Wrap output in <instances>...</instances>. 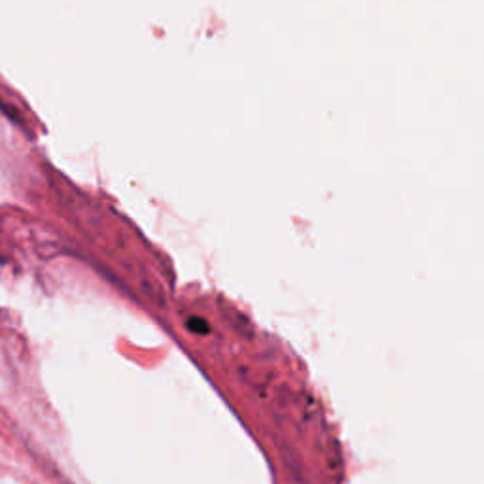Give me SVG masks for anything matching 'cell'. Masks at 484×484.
I'll list each match as a JSON object with an SVG mask.
<instances>
[{
	"instance_id": "6da1fadb",
	"label": "cell",
	"mask_w": 484,
	"mask_h": 484,
	"mask_svg": "<svg viewBox=\"0 0 484 484\" xmlns=\"http://www.w3.org/2000/svg\"><path fill=\"white\" fill-rule=\"evenodd\" d=\"M188 327H191V329L197 333L208 331V324H206V322H203L201 318H197V316H191V320L188 322Z\"/></svg>"
}]
</instances>
